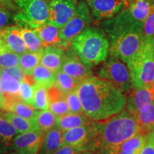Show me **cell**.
<instances>
[{
	"instance_id": "obj_1",
	"label": "cell",
	"mask_w": 154,
	"mask_h": 154,
	"mask_svg": "<svg viewBox=\"0 0 154 154\" xmlns=\"http://www.w3.org/2000/svg\"><path fill=\"white\" fill-rule=\"evenodd\" d=\"M76 91L84 113L93 121L106 120L126 108V95L97 76L82 81Z\"/></svg>"
},
{
	"instance_id": "obj_2",
	"label": "cell",
	"mask_w": 154,
	"mask_h": 154,
	"mask_svg": "<svg viewBox=\"0 0 154 154\" xmlns=\"http://www.w3.org/2000/svg\"><path fill=\"white\" fill-rule=\"evenodd\" d=\"M110 56L126 63L143 42V24L135 20L126 9L103 22Z\"/></svg>"
},
{
	"instance_id": "obj_3",
	"label": "cell",
	"mask_w": 154,
	"mask_h": 154,
	"mask_svg": "<svg viewBox=\"0 0 154 154\" xmlns=\"http://www.w3.org/2000/svg\"><path fill=\"white\" fill-rule=\"evenodd\" d=\"M96 126L98 154H116L121 146L138 132L136 121L125 109L106 120L96 122Z\"/></svg>"
},
{
	"instance_id": "obj_4",
	"label": "cell",
	"mask_w": 154,
	"mask_h": 154,
	"mask_svg": "<svg viewBox=\"0 0 154 154\" xmlns=\"http://www.w3.org/2000/svg\"><path fill=\"white\" fill-rule=\"evenodd\" d=\"M72 51L86 66L92 69L107 59L109 42L101 29L88 26L71 42Z\"/></svg>"
},
{
	"instance_id": "obj_5",
	"label": "cell",
	"mask_w": 154,
	"mask_h": 154,
	"mask_svg": "<svg viewBox=\"0 0 154 154\" xmlns=\"http://www.w3.org/2000/svg\"><path fill=\"white\" fill-rule=\"evenodd\" d=\"M126 64L131 88L151 86L154 82V39L143 40L140 49Z\"/></svg>"
},
{
	"instance_id": "obj_6",
	"label": "cell",
	"mask_w": 154,
	"mask_h": 154,
	"mask_svg": "<svg viewBox=\"0 0 154 154\" xmlns=\"http://www.w3.org/2000/svg\"><path fill=\"white\" fill-rule=\"evenodd\" d=\"M20 9L14 16L19 27L34 29L48 22L49 10L46 0H12Z\"/></svg>"
},
{
	"instance_id": "obj_7",
	"label": "cell",
	"mask_w": 154,
	"mask_h": 154,
	"mask_svg": "<svg viewBox=\"0 0 154 154\" xmlns=\"http://www.w3.org/2000/svg\"><path fill=\"white\" fill-rule=\"evenodd\" d=\"M98 78L105 81L124 93L125 95L131 89V77L128 67L117 58L106 59L96 70Z\"/></svg>"
},
{
	"instance_id": "obj_8",
	"label": "cell",
	"mask_w": 154,
	"mask_h": 154,
	"mask_svg": "<svg viewBox=\"0 0 154 154\" xmlns=\"http://www.w3.org/2000/svg\"><path fill=\"white\" fill-rule=\"evenodd\" d=\"M91 17L87 4L85 1H80L76 5L74 16L64 26L60 28L59 37L63 42L65 49H68L72 40L90 26Z\"/></svg>"
},
{
	"instance_id": "obj_9",
	"label": "cell",
	"mask_w": 154,
	"mask_h": 154,
	"mask_svg": "<svg viewBox=\"0 0 154 154\" xmlns=\"http://www.w3.org/2000/svg\"><path fill=\"white\" fill-rule=\"evenodd\" d=\"M98 130L96 121L76 127L62 133V145H69L80 151L96 149Z\"/></svg>"
},
{
	"instance_id": "obj_10",
	"label": "cell",
	"mask_w": 154,
	"mask_h": 154,
	"mask_svg": "<svg viewBox=\"0 0 154 154\" xmlns=\"http://www.w3.org/2000/svg\"><path fill=\"white\" fill-rule=\"evenodd\" d=\"M48 22L61 28L72 19L75 13L76 2L72 0H49Z\"/></svg>"
},
{
	"instance_id": "obj_11",
	"label": "cell",
	"mask_w": 154,
	"mask_h": 154,
	"mask_svg": "<svg viewBox=\"0 0 154 154\" xmlns=\"http://www.w3.org/2000/svg\"><path fill=\"white\" fill-rule=\"evenodd\" d=\"M127 112L133 117L138 111L154 102V86L131 88L126 94Z\"/></svg>"
},
{
	"instance_id": "obj_12",
	"label": "cell",
	"mask_w": 154,
	"mask_h": 154,
	"mask_svg": "<svg viewBox=\"0 0 154 154\" xmlns=\"http://www.w3.org/2000/svg\"><path fill=\"white\" fill-rule=\"evenodd\" d=\"M44 134L41 131H35L17 135L12 140L11 150L19 154H38Z\"/></svg>"
},
{
	"instance_id": "obj_13",
	"label": "cell",
	"mask_w": 154,
	"mask_h": 154,
	"mask_svg": "<svg viewBox=\"0 0 154 154\" xmlns=\"http://www.w3.org/2000/svg\"><path fill=\"white\" fill-rule=\"evenodd\" d=\"M91 16L99 21L108 20L120 12L124 0H86Z\"/></svg>"
},
{
	"instance_id": "obj_14",
	"label": "cell",
	"mask_w": 154,
	"mask_h": 154,
	"mask_svg": "<svg viewBox=\"0 0 154 154\" xmlns=\"http://www.w3.org/2000/svg\"><path fill=\"white\" fill-rule=\"evenodd\" d=\"M61 70L79 82L93 76L91 69L86 66L79 59L76 54L70 49L65 51Z\"/></svg>"
},
{
	"instance_id": "obj_15",
	"label": "cell",
	"mask_w": 154,
	"mask_h": 154,
	"mask_svg": "<svg viewBox=\"0 0 154 154\" xmlns=\"http://www.w3.org/2000/svg\"><path fill=\"white\" fill-rule=\"evenodd\" d=\"M20 82L1 69L0 72V95L4 101V110L9 103L22 101L20 98Z\"/></svg>"
},
{
	"instance_id": "obj_16",
	"label": "cell",
	"mask_w": 154,
	"mask_h": 154,
	"mask_svg": "<svg viewBox=\"0 0 154 154\" xmlns=\"http://www.w3.org/2000/svg\"><path fill=\"white\" fill-rule=\"evenodd\" d=\"M0 42L11 51L21 55L28 50L17 26H7L0 29Z\"/></svg>"
},
{
	"instance_id": "obj_17",
	"label": "cell",
	"mask_w": 154,
	"mask_h": 154,
	"mask_svg": "<svg viewBox=\"0 0 154 154\" xmlns=\"http://www.w3.org/2000/svg\"><path fill=\"white\" fill-rule=\"evenodd\" d=\"M65 49L57 46L44 47L42 52L40 64L57 73L60 70L62 65Z\"/></svg>"
},
{
	"instance_id": "obj_18",
	"label": "cell",
	"mask_w": 154,
	"mask_h": 154,
	"mask_svg": "<svg viewBox=\"0 0 154 154\" xmlns=\"http://www.w3.org/2000/svg\"><path fill=\"white\" fill-rule=\"evenodd\" d=\"M41 39L43 47L57 46L65 49L63 42L59 37L60 28L47 22L39 27L34 29Z\"/></svg>"
},
{
	"instance_id": "obj_19",
	"label": "cell",
	"mask_w": 154,
	"mask_h": 154,
	"mask_svg": "<svg viewBox=\"0 0 154 154\" xmlns=\"http://www.w3.org/2000/svg\"><path fill=\"white\" fill-rule=\"evenodd\" d=\"M133 118L136 121L138 133L148 135L154 128V102L136 113Z\"/></svg>"
},
{
	"instance_id": "obj_20",
	"label": "cell",
	"mask_w": 154,
	"mask_h": 154,
	"mask_svg": "<svg viewBox=\"0 0 154 154\" xmlns=\"http://www.w3.org/2000/svg\"><path fill=\"white\" fill-rule=\"evenodd\" d=\"M84 113H67L66 114L56 118V124L59 129L62 132L66 131L76 127L84 126L91 122Z\"/></svg>"
},
{
	"instance_id": "obj_21",
	"label": "cell",
	"mask_w": 154,
	"mask_h": 154,
	"mask_svg": "<svg viewBox=\"0 0 154 154\" xmlns=\"http://www.w3.org/2000/svg\"><path fill=\"white\" fill-rule=\"evenodd\" d=\"M62 131L57 126L44 134L39 149V154H52L62 146Z\"/></svg>"
},
{
	"instance_id": "obj_22",
	"label": "cell",
	"mask_w": 154,
	"mask_h": 154,
	"mask_svg": "<svg viewBox=\"0 0 154 154\" xmlns=\"http://www.w3.org/2000/svg\"><path fill=\"white\" fill-rule=\"evenodd\" d=\"M17 134L14 126L0 114V154H7L11 151V143Z\"/></svg>"
},
{
	"instance_id": "obj_23",
	"label": "cell",
	"mask_w": 154,
	"mask_h": 154,
	"mask_svg": "<svg viewBox=\"0 0 154 154\" xmlns=\"http://www.w3.org/2000/svg\"><path fill=\"white\" fill-rule=\"evenodd\" d=\"M1 115L14 126L18 134L38 131V127L36 124V119L33 120H29V119L23 118L16 113L8 111L3 112Z\"/></svg>"
},
{
	"instance_id": "obj_24",
	"label": "cell",
	"mask_w": 154,
	"mask_h": 154,
	"mask_svg": "<svg viewBox=\"0 0 154 154\" xmlns=\"http://www.w3.org/2000/svg\"><path fill=\"white\" fill-rule=\"evenodd\" d=\"M153 3L154 0H134L125 6H127L126 10L135 20L143 24Z\"/></svg>"
},
{
	"instance_id": "obj_25",
	"label": "cell",
	"mask_w": 154,
	"mask_h": 154,
	"mask_svg": "<svg viewBox=\"0 0 154 154\" xmlns=\"http://www.w3.org/2000/svg\"><path fill=\"white\" fill-rule=\"evenodd\" d=\"M32 76L36 83V86H42L49 88L54 84L56 73L40 63L34 69Z\"/></svg>"
},
{
	"instance_id": "obj_26",
	"label": "cell",
	"mask_w": 154,
	"mask_h": 154,
	"mask_svg": "<svg viewBox=\"0 0 154 154\" xmlns=\"http://www.w3.org/2000/svg\"><path fill=\"white\" fill-rule=\"evenodd\" d=\"M43 51L38 52L26 51L20 55L19 66L22 69L24 75H31L32 72L40 63Z\"/></svg>"
},
{
	"instance_id": "obj_27",
	"label": "cell",
	"mask_w": 154,
	"mask_h": 154,
	"mask_svg": "<svg viewBox=\"0 0 154 154\" xmlns=\"http://www.w3.org/2000/svg\"><path fill=\"white\" fill-rule=\"evenodd\" d=\"M20 32L29 51L38 52L43 51L44 47L41 39L35 30L29 28L22 27L20 28Z\"/></svg>"
},
{
	"instance_id": "obj_28",
	"label": "cell",
	"mask_w": 154,
	"mask_h": 154,
	"mask_svg": "<svg viewBox=\"0 0 154 154\" xmlns=\"http://www.w3.org/2000/svg\"><path fill=\"white\" fill-rule=\"evenodd\" d=\"M5 110L16 113L29 120H33L35 119L38 112V111L36 110L32 106L23 101H17L9 103Z\"/></svg>"
},
{
	"instance_id": "obj_29",
	"label": "cell",
	"mask_w": 154,
	"mask_h": 154,
	"mask_svg": "<svg viewBox=\"0 0 154 154\" xmlns=\"http://www.w3.org/2000/svg\"><path fill=\"white\" fill-rule=\"evenodd\" d=\"M79 83L60 69L56 73L55 82L54 85L59 88L63 95L66 96L69 92L76 90Z\"/></svg>"
},
{
	"instance_id": "obj_30",
	"label": "cell",
	"mask_w": 154,
	"mask_h": 154,
	"mask_svg": "<svg viewBox=\"0 0 154 154\" xmlns=\"http://www.w3.org/2000/svg\"><path fill=\"white\" fill-rule=\"evenodd\" d=\"M146 135L137 133L126 140L121 146L119 151H125L128 154H138L146 141Z\"/></svg>"
},
{
	"instance_id": "obj_31",
	"label": "cell",
	"mask_w": 154,
	"mask_h": 154,
	"mask_svg": "<svg viewBox=\"0 0 154 154\" xmlns=\"http://www.w3.org/2000/svg\"><path fill=\"white\" fill-rule=\"evenodd\" d=\"M20 55L11 51L0 42V69H9L19 66Z\"/></svg>"
},
{
	"instance_id": "obj_32",
	"label": "cell",
	"mask_w": 154,
	"mask_h": 154,
	"mask_svg": "<svg viewBox=\"0 0 154 154\" xmlns=\"http://www.w3.org/2000/svg\"><path fill=\"white\" fill-rule=\"evenodd\" d=\"M49 100L47 88L42 86H35L31 106H32L36 110L44 111L49 109Z\"/></svg>"
},
{
	"instance_id": "obj_33",
	"label": "cell",
	"mask_w": 154,
	"mask_h": 154,
	"mask_svg": "<svg viewBox=\"0 0 154 154\" xmlns=\"http://www.w3.org/2000/svg\"><path fill=\"white\" fill-rule=\"evenodd\" d=\"M56 118L57 116L49 109L38 111L35 118L38 127V131H41L42 132L46 134L48 131L55 126Z\"/></svg>"
},
{
	"instance_id": "obj_34",
	"label": "cell",
	"mask_w": 154,
	"mask_h": 154,
	"mask_svg": "<svg viewBox=\"0 0 154 154\" xmlns=\"http://www.w3.org/2000/svg\"><path fill=\"white\" fill-rule=\"evenodd\" d=\"M48 109L51 112H52L57 117L61 116L69 113V106L65 97L50 101Z\"/></svg>"
},
{
	"instance_id": "obj_35",
	"label": "cell",
	"mask_w": 154,
	"mask_h": 154,
	"mask_svg": "<svg viewBox=\"0 0 154 154\" xmlns=\"http://www.w3.org/2000/svg\"><path fill=\"white\" fill-rule=\"evenodd\" d=\"M65 99L68 104L69 112L74 113H84L82 103L76 90L69 92L65 96Z\"/></svg>"
},
{
	"instance_id": "obj_36",
	"label": "cell",
	"mask_w": 154,
	"mask_h": 154,
	"mask_svg": "<svg viewBox=\"0 0 154 154\" xmlns=\"http://www.w3.org/2000/svg\"><path fill=\"white\" fill-rule=\"evenodd\" d=\"M143 40L154 39V3L152 9L143 23Z\"/></svg>"
},
{
	"instance_id": "obj_37",
	"label": "cell",
	"mask_w": 154,
	"mask_h": 154,
	"mask_svg": "<svg viewBox=\"0 0 154 154\" xmlns=\"http://www.w3.org/2000/svg\"><path fill=\"white\" fill-rule=\"evenodd\" d=\"M34 88H35V86L26 82V81L23 80L22 82H20L19 94H20L21 100L31 105L32 99H33Z\"/></svg>"
},
{
	"instance_id": "obj_38",
	"label": "cell",
	"mask_w": 154,
	"mask_h": 154,
	"mask_svg": "<svg viewBox=\"0 0 154 154\" xmlns=\"http://www.w3.org/2000/svg\"><path fill=\"white\" fill-rule=\"evenodd\" d=\"M138 154H154V132L146 135L145 143Z\"/></svg>"
},
{
	"instance_id": "obj_39",
	"label": "cell",
	"mask_w": 154,
	"mask_h": 154,
	"mask_svg": "<svg viewBox=\"0 0 154 154\" xmlns=\"http://www.w3.org/2000/svg\"><path fill=\"white\" fill-rule=\"evenodd\" d=\"M3 71H5V72L8 73L12 76L13 77H14L15 79H17V80H19V82H22L23 79H24V74L23 72V71L22 70V69L20 68V66H16V67H13V68H9V69H3Z\"/></svg>"
},
{
	"instance_id": "obj_40",
	"label": "cell",
	"mask_w": 154,
	"mask_h": 154,
	"mask_svg": "<svg viewBox=\"0 0 154 154\" xmlns=\"http://www.w3.org/2000/svg\"><path fill=\"white\" fill-rule=\"evenodd\" d=\"M80 151L73 146L69 145H62L59 149L54 152L52 154H76Z\"/></svg>"
},
{
	"instance_id": "obj_41",
	"label": "cell",
	"mask_w": 154,
	"mask_h": 154,
	"mask_svg": "<svg viewBox=\"0 0 154 154\" xmlns=\"http://www.w3.org/2000/svg\"><path fill=\"white\" fill-rule=\"evenodd\" d=\"M10 22V16L7 11L0 6V29L7 26Z\"/></svg>"
},
{
	"instance_id": "obj_42",
	"label": "cell",
	"mask_w": 154,
	"mask_h": 154,
	"mask_svg": "<svg viewBox=\"0 0 154 154\" xmlns=\"http://www.w3.org/2000/svg\"><path fill=\"white\" fill-rule=\"evenodd\" d=\"M76 154H95V153H94L93 152L89 151H79Z\"/></svg>"
},
{
	"instance_id": "obj_43",
	"label": "cell",
	"mask_w": 154,
	"mask_h": 154,
	"mask_svg": "<svg viewBox=\"0 0 154 154\" xmlns=\"http://www.w3.org/2000/svg\"><path fill=\"white\" fill-rule=\"evenodd\" d=\"M4 107H5V104H4V101L2 99V96L0 95V109H3L4 110Z\"/></svg>"
},
{
	"instance_id": "obj_44",
	"label": "cell",
	"mask_w": 154,
	"mask_h": 154,
	"mask_svg": "<svg viewBox=\"0 0 154 154\" xmlns=\"http://www.w3.org/2000/svg\"><path fill=\"white\" fill-rule=\"evenodd\" d=\"M9 2V0H0V3H3V4H7Z\"/></svg>"
},
{
	"instance_id": "obj_45",
	"label": "cell",
	"mask_w": 154,
	"mask_h": 154,
	"mask_svg": "<svg viewBox=\"0 0 154 154\" xmlns=\"http://www.w3.org/2000/svg\"><path fill=\"white\" fill-rule=\"evenodd\" d=\"M132 1H134V0H124V6L126 5H127V4H128V3L131 2H132Z\"/></svg>"
},
{
	"instance_id": "obj_46",
	"label": "cell",
	"mask_w": 154,
	"mask_h": 154,
	"mask_svg": "<svg viewBox=\"0 0 154 154\" xmlns=\"http://www.w3.org/2000/svg\"><path fill=\"white\" fill-rule=\"evenodd\" d=\"M116 154H128L127 153H126L125 151H119L118 153H117Z\"/></svg>"
},
{
	"instance_id": "obj_47",
	"label": "cell",
	"mask_w": 154,
	"mask_h": 154,
	"mask_svg": "<svg viewBox=\"0 0 154 154\" xmlns=\"http://www.w3.org/2000/svg\"><path fill=\"white\" fill-rule=\"evenodd\" d=\"M7 154H19L18 153H17L16 151H12V152H9V153H7Z\"/></svg>"
},
{
	"instance_id": "obj_48",
	"label": "cell",
	"mask_w": 154,
	"mask_h": 154,
	"mask_svg": "<svg viewBox=\"0 0 154 154\" xmlns=\"http://www.w3.org/2000/svg\"><path fill=\"white\" fill-rule=\"evenodd\" d=\"M72 1H74V2H76V0H72Z\"/></svg>"
},
{
	"instance_id": "obj_49",
	"label": "cell",
	"mask_w": 154,
	"mask_h": 154,
	"mask_svg": "<svg viewBox=\"0 0 154 154\" xmlns=\"http://www.w3.org/2000/svg\"><path fill=\"white\" fill-rule=\"evenodd\" d=\"M0 72H1V69H0Z\"/></svg>"
},
{
	"instance_id": "obj_50",
	"label": "cell",
	"mask_w": 154,
	"mask_h": 154,
	"mask_svg": "<svg viewBox=\"0 0 154 154\" xmlns=\"http://www.w3.org/2000/svg\"><path fill=\"white\" fill-rule=\"evenodd\" d=\"M153 132H154V128H153Z\"/></svg>"
},
{
	"instance_id": "obj_51",
	"label": "cell",
	"mask_w": 154,
	"mask_h": 154,
	"mask_svg": "<svg viewBox=\"0 0 154 154\" xmlns=\"http://www.w3.org/2000/svg\"><path fill=\"white\" fill-rule=\"evenodd\" d=\"M48 1H49V0H48Z\"/></svg>"
}]
</instances>
